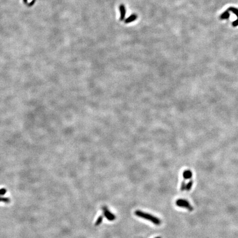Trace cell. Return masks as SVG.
<instances>
[{
    "instance_id": "1",
    "label": "cell",
    "mask_w": 238,
    "mask_h": 238,
    "mask_svg": "<svg viewBox=\"0 0 238 238\" xmlns=\"http://www.w3.org/2000/svg\"><path fill=\"white\" fill-rule=\"evenodd\" d=\"M134 214H135L136 216L140 217V218H142L144 219L149 220V221L156 226H159L161 224L160 219L154 216L153 215H151V214L143 212V211H140V210H137V211L134 212Z\"/></svg>"
},
{
    "instance_id": "2",
    "label": "cell",
    "mask_w": 238,
    "mask_h": 238,
    "mask_svg": "<svg viewBox=\"0 0 238 238\" xmlns=\"http://www.w3.org/2000/svg\"><path fill=\"white\" fill-rule=\"evenodd\" d=\"M176 205L178 207H179L185 208L190 211L193 210V207L190 204V203L186 199H178V200H177V201H176Z\"/></svg>"
},
{
    "instance_id": "3",
    "label": "cell",
    "mask_w": 238,
    "mask_h": 238,
    "mask_svg": "<svg viewBox=\"0 0 238 238\" xmlns=\"http://www.w3.org/2000/svg\"><path fill=\"white\" fill-rule=\"evenodd\" d=\"M103 210L104 216L109 221H113V220H114L116 219L115 215H114L111 212H110L108 208H107V207H103Z\"/></svg>"
},
{
    "instance_id": "4",
    "label": "cell",
    "mask_w": 238,
    "mask_h": 238,
    "mask_svg": "<svg viewBox=\"0 0 238 238\" xmlns=\"http://www.w3.org/2000/svg\"><path fill=\"white\" fill-rule=\"evenodd\" d=\"M119 10L120 12V21H123L125 19L126 16V8L125 6L123 4H121L119 6Z\"/></svg>"
},
{
    "instance_id": "5",
    "label": "cell",
    "mask_w": 238,
    "mask_h": 238,
    "mask_svg": "<svg viewBox=\"0 0 238 238\" xmlns=\"http://www.w3.org/2000/svg\"><path fill=\"white\" fill-rule=\"evenodd\" d=\"M137 18V15H136V14H133V15H131L129 17H128V18L125 19V23L126 24L130 23L132 22H134V20H136Z\"/></svg>"
},
{
    "instance_id": "6",
    "label": "cell",
    "mask_w": 238,
    "mask_h": 238,
    "mask_svg": "<svg viewBox=\"0 0 238 238\" xmlns=\"http://www.w3.org/2000/svg\"><path fill=\"white\" fill-rule=\"evenodd\" d=\"M192 172L189 170H185L183 172V177L185 180L191 179L192 178Z\"/></svg>"
},
{
    "instance_id": "7",
    "label": "cell",
    "mask_w": 238,
    "mask_h": 238,
    "mask_svg": "<svg viewBox=\"0 0 238 238\" xmlns=\"http://www.w3.org/2000/svg\"><path fill=\"white\" fill-rule=\"evenodd\" d=\"M103 220V216H100L99 217V218L97 219V220H96V221L95 224V226H99L102 223Z\"/></svg>"
},
{
    "instance_id": "8",
    "label": "cell",
    "mask_w": 238,
    "mask_h": 238,
    "mask_svg": "<svg viewBox=\"0 0 238 238\" xmlns=\"http://www.w3.org/2000/svg\"><path fill=\"white\" fill-rule=\"evenodd\" d=\"M193 185V181L192 180H190L188 183L186 184V190H187V191H190V190L192 187Z\"/></svg>"
},
{
    "instance_id": "9",
    "label": "cell",
    "mask_w": 238,
    "mask_h": 238,
    "mask_svg": "<svg viewBox=\"0 0 238 238\" xmlns=\"http://www.w3.org/2000/svg\"><path fill=\"white\" fill-rule=\"evenodd\" d=\"M186 184L185 183V181L184 180L182 182V183L181 184V187H180V190L181 191H184V190H186Z\"/></svg>"
},
{
    "instance_id": "10",
    "label": "cell",
    "mask_w": 238,
    "mask_h": 238,
    "mask_svg": "<svg viewBox=\"0 0 238 238\" xmlns=\"http://www.w3.org/2000/svg\"><path fill=\"white\" fill-rule=\"evenodd\" d=\"M155 238H161L160 236H157L156 237H155Z\"/></svg>"
}]
</instances>
